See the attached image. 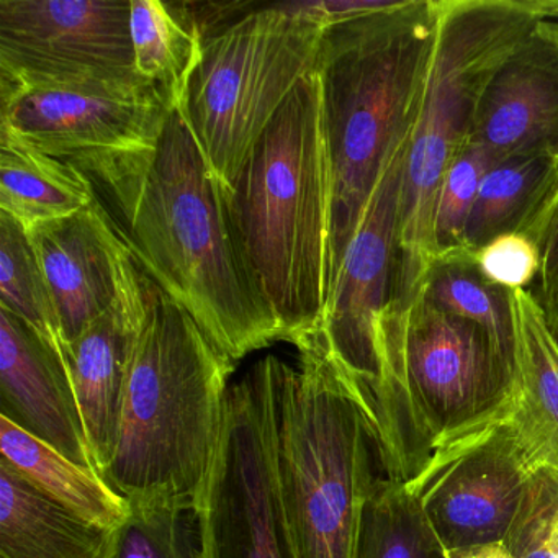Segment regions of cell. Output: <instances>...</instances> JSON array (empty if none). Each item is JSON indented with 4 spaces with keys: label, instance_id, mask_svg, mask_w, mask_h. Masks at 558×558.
<instances>
[{
    "label": "cell",
    "instance_id": "cell-1",
    "mask_svg": "<svg viewBox=\"0 0 558 558\" xmlns=\"http://www.w3.org/2000/svg\"><path fill=\"white\" fill-rule=\"evenodd\" d=\"M119 218L140 269L191 313L233 362L282 341L254 292L215 181L184 113L172 112L155 151L87 174Z\"/></svg>",
    "mask_w": 558,
    "mask_h": 558
},
{
    "label": "cell",
    "instance_id": "cell-2",
    "mask_svg": "<svg viewBox=\"0 0 558 558\" xmlns=\"http://www.w3.org/2000/svg\"><path fill=\"white\" fill-rule=\"evenodd\" d=\"M221 192L247 279L282 341L296 345L322 329L332 292V169L318 71Z\"/></svg>",
    "mask_w": 558,
    "mask_h": 558
},
{
    "label": "cell",
    "instance_id": "cell-3",
    "mask_svg": "<svg viewBox=\"0 0 558 558\" xmlns=\"http://www.w3.org/2000/svg\"><path fill=\"white\" fill-rule=\"evenodd\" d=\"M439 14L440 0H401L326 28L316 71L332 169V286L372 195L413 135Z\"/></svg>",
    "mask_w": 558,
    "mask_h": 558
},
{
    "label": "cell",
    "instance_id": "cell-4",
    "mask_svg": "<svg viewBox=\"0 0 558 558\" xmlns=\"http://www.w3.org/2000/svg\"><path fill=\"white\" fill-rule=\"evenodd\" d=\"M146 300L102 478L129 502H195L220 442L236 362L148 277Z\"/></svg>",
    "mask_w": 558,
    "mask_h": 558
},
{
    "label": "cell",
    "instance_id": "cell-5",
    "mask_svg": "<svg viewBox=\"0 0 558 558\" xmlns=\"http://www.w3.org/2000/svg\"><path fill=\"white\" fill-rule=\"evenodd\" d=\"M378 380L367 398L384 476L407 485L437 447L511 410L515 371L476 323L416 293L375 329Z\"/></svg>",
    "mask_w": 558,
    "mask_h": 558
},
{
    "label": "cell",
    "instance_id": "cell-6",
    "mask_svg": "<svg viewBox=\"0 0 558 558\" xmlns=\"http://www.w3.org/2000/svg\"><path fill=\"white\" fill-rule=\"evenodd\" d=\"M280 388L277 473L295 558H357L380 476L377 437L357 381L319 331L295 345Z\"/></svg>",
    "mask_w": 558,
    "mask_h": 558
},
{
    "label": "cell",
    "instance_id": "cell-7",
    "mask_svg": "<svg viewBox=\"0 0 558 558\" xmlns=\"http://www.w3.org/2000/svg\"><path fill=\"white\" fill-rule=\"evenodd\" d=\"M557 19L558 0H440L429 77L404 162L398 305L413 300L436 257L440 184L469 145L489 80L537 22Z\"/></svg>",
    "mask_w": 558,
    "mask_h": 558
},
{
    "label": "cell",
    "instance_id": "cell-8",
    "mask_svg": "<svg viewBox=\"0 0 558 558\" xmlns=\"http://www.w3.org/2000/svg\"><path fill=\"white\" fill-rule=\"evenodd\" d=\"M326 28L286 2L250 11L205 38L185 119L221 191L296 86L316 73Z\"/></svg>",
    "mask_w": 558,
    "mask_h": 558
},
{
    "label": "cell",
    "instance_id": "cell-9",
    "mask_svg": "<svg viewBox=\"0 0 558 558\" xmlns=\"http://www.w3.org/2000/svg\"><path fill=\"white\" fill-rule=\"evenodd\" d=\"M286 362L257 361L228 393L223 430L195 499L204 558H295L279 495Z\"/></svg>",
    "mask_w": 558,
    "mask_h": 558
},
{
    "label": "cell",
    "instance_id": "cell-10",
    "mask_svg": "<svg viewBox=\"0 0 558 558\" xmlns=\"http://www.w3.org/2000/svg\"><path fill=\"white\" fill-rule=\"evenodd\" d=\"M542 465L554 457L515 397L501 416L437 447L404 486L444 550L482 547L502 544Z\"/></svg>",
    "mask_w": 558,
    "mask_h": 558
},
{
    "label": "cell",
    "instance_id": "cell-11",
    "mask_svg": "<svg viewBox=\"0 0 558 558\" xmlns=\"http://www.w3.org/2000/svg\"><path fill=\"white\" fill-rule=\"evenodd\" d=\"M171 113L142 76L0 84V130L86 174L155 151Z\"/></svg>",
    "mask_w": 558,
    "mask_h": 558
},
{
    "label": "cell",
    "instance_id": "cell-12",
    "mask_svg": "<svg viewBox=\"0 0 558 558\" xmlns=\"http://www.w3.org/2000/svg\"><path fill=\"white\" fill-rule=\"evenodd\" d=\"M132 0H0V84L138 76Z\"/></svg>",
    "mask_w": 558,
    "mask_h": 558
},
{
    "label": "cell",
    "instance_id": "cell-13",
    "mask_svg": "<svg viewBox=\"0 0 558 558\" xmlns=\"http://www.w3.org/2000/svg\"><path fill=\"white\" fill-rule=\"evenodd\" d=\"M408 143L385 172L342 257L319 335L357 381L365 403L378 380L375 329L397 292L400 205Z\"/></svg>",
    "mask_w": 558,
    "mask_h": 558
},
{
    "label": "cell",
    "instance_id": "cell-14",
    "mask_svg": "<svg viewBox=\"0 0 558 558\" xmlns=\"http://www.w3.org/2000/svg\"><path fill=\"white\" fill-rule=\"evenodd\" d=\"M469 145L495 162L558 161V22L541 21L512 48L480 99Z\"/></svg>",
    "mask_w": 558,
    "mask_h": 558
},
{
    "label": "cell",
    "instance_id": "cell-15",
    "mask_svg": "<svg viewBox=\"0 0 558 558\" xmlns=\"http://www.w3.org/2000/svg\"><path fill=\"white\" fill-rule=\"evenodd\" d=\"M28 236L70 349L113 305L135 257L99 197L71 217L34 228Z\"/></svg>",
    "mask_w": 558,
    "mask_h": 558
},
{
    "label": "cell",
    "instance_id": "cell-16",
    "mask_svg": "<svg viewBox=\"0 0 558 558\" xmlns=\"http://www.w3.org/2000/svg\"><path fill=\"white\" fill-rule=\"evenodd\" d=\"M2 416L97 473L73 381L57 352L0 306Z\"/></svg>",
    "mask_w": 558,
    "mask_h": 558
},
{
    "label": "cell",
    "instance_id": "cell-17",
    "mask_svg": "<svg viewBox=\"0 0 558 558\" xmlns=\"http://www.w3.org/2000/svg\"><path fill=\"white\" fill-rule=\"evenodd\" d=\"M146 303V276L133 260L113 305L68 349L74 395L100 476L116 449L126 372Z\"/></svg>",
    "mask_w": 558,
    "mask_h": 558
},
{
    "label": "cell",
    "instance_id": "cell-18",
    "mask_svg": "<svg viewBox=\"0 0 558 558\" xmlns=\"http://www.w3.org/2000/svg\"><path fill=\"white\" fill-rule=\"evenodd\" d=\"M112 534L0 460V558H107Z\"/></svg>",
    "mask_w": 558,
    "mask_h": 558
},
{
    "label": "cell",
    "instance_id": "cell-19",
    "mask_svg": "<svg viewBox=\"0 0 558 558\" xmlns=\"http://www.w3.org/2000/svg\"><path fill=\"white\" fill-rule=\"evenodd\" d=\"M89 175L0 130V211L32 231L71 217L96 198Z\"/></svg>",
    "mask_w": 558,
    "mask_h": 558
},
{
    "label": "cell",
    "instance_id": "cell-20",
    "mask_svg": "<svg viewBox=\"0 0 558 558\" xmlns=\"http://www.w3.org/2000/svg\"><path fill=\"white\" fill-rule=\"evenodd\" d=\"M0 460L48 498L99 527L116 531L129 518V499L99 473L68 459L2 414Z\"/></svg>",
    "mask_w": 558,
    "mask_h": 558
},
{
    "label": "cell",
    "instance_id": "cell-21",
    "mask_svg": "<svg viewBox=\"0 0 558 558\" xmlns=\"http://www.w3.org/2000/svg\"><path fill=\"white\" fill-rule=\"evenodd\" d=\"M184 4L159 0H132V34L135 70L156 87L171 112L185 116L189 87L204 51V32Z\"/></svg>",
    "mask_w": 558,
    "mask_h": 558
},
{
    "label": "cell",
    "instance_id": "cell-22",
    "mask_svg": "<svg viewBox=\"0 0 558 558\" xmlns=\"http://www.w3.org/2000/svg\"><path fill=\"white\" fill-rule=\"evenodd\" d=\"M416 293L444 312L482 326L515 371L512 290L496 286L480 269L469 247L437 254Z\"/></svg>",
    "mask_w": 558,
    "mask_h": 558
},
{
    "label": "cell",
    "instance_id": "cell-23",
    "mask_svg": "<svg viewBox=\"0 0 558 558\" xmlns=\"http://www.w3.org/2000/svg\"><path fill=\"white\" fill-rule=\"evenodd\" d=\"M558 161L512 158L495 162L483 178L465 230V247L476 253L489 241L522 233L557 174Z\"/></svg>",
    "mask_w": 558,
    "mask_h": 558
},
{
    "label": "cell",
    "instance_id": "cell-24",
    "mask_svg": "<svg viewBox=\"0 0 558 558\" xmlns=\"http://www.w3.org/2000/svg\"><path fill=\"white\" fill-rule=\"evenodd\" d=\"M512 312L518 401L547 444L558 469V345L531 290H512Z\"/></svg>",
    "mask_w": 558,
    "mask_h": 558
},
{
    "label": "cell",
    "instance_id": "cell-25",
    "mask_svg": "<svg viewBox=\"0 0 558 558\" xmlns=\"http://www.w3.org/2000/svg\"><path fill=\"white\" fill-rule=\"evenodd\" d=\"M0 306L11 310L44 339L68 371L60 315L27 230L0 211Z\"/></svg>",
    "mask_w": 558,
    "mask_h": 558
},
{
    "label": "cell",
    "instance_id": "cell-26",
    "mask_svg": "<svg viewBox=\"0 0 558 558\" xmlns=\"http://www.w3.org/2000/svg\"><path fill=\"white\" fill-rule=\"evenodd\" d=\"M357 558H447L404 483L380 476L362 522Z\"/></svg>",
    "mask_w": 558,
    "mask_h": 558
},
{
    "label": "cell",
    "instance_id": "cell-27",
    "mask_svg": "<svg viewBox=\"0 0 558 558\" xmlns=\"http://www.w3.org/2000/svg\"><path fill=\"white\" fill-rule=\"evenodd\" d=\"M107 558H204L195 502L174 499L130 502Z\"/></svg>",
    "mask_w": 558,
    "mask_h": 558
},
{
    "label": "cell",
    "instance_id": "cell-28",
    "mask_svg": "<svg viewBox=\"0 0 558 558\" xmlns=\"http://www.w3.org/2000/svg\"><path fill=\"white\" fill-rule=\"evenodd\" d=\"M488 153L466 145L440 184L434 211V244L437 254L465 247V230L480 185L492 166Z\"/></svg>",
    "mask_w": 558,
    "mask_h": 558
},
{
    "label": "cell",
    "instance_id": "cell-29",
    "mask_svg": "<svg viewBox=\"0 0 558 558\" xmlns=\"http://www.w3.org/2000/svg\"><path fill=\"white\" fill-rule=\"evenodd\" d=\"M501 545L514 558H558V469L535 470Z\"/></svg>",
    "mask_w": 558,
    "mask_h": 558
},
{
    "label": "cell",
    "instance_id": "cell-30",
    "mask_svg": "<svg viewBox=\"0 0 558 558\" xmlns=\"http://www.w3.org/2000/svg\"><path fill=\"white\" fill-rule=\"evenodd\" d=\"M476 260L486 279L508 290H527L541 272V256L531 238L508 233L476 251Z\"/></svg>",
    "mask_w": 558,
    "mask_h": 558
},
{
    "label": "cell",
    "instance_id": "cell-31",
    "mask_svg": "<svg viewBox=\"0 0 558 558\" xmlns=\"http://www.w3.org/2000/svg\"><path fill=\"white\" fill-rule=\"evenodd\" d=\"M522 234L531 238L541 256L537 286H547L558 279V168L541 205L529 220Z\"/></svg>",
    "mask_w": 558,
    "mask_h": 558
},
{
    "label": "cell",
    "instance_id": "cell-32",
    "mask_svg": "<svg viewBox=\"0 0 558 558\" xmlns=\"http://www.w3.org/2000/svg\"><path fill=\"white\" fill-rule=\"evenodd\" d=\"M401 0H322V2H295L300 11L325 24L326 27L354 21L375 12L387 11Z\"/></svg>",
    "mask_w": 558,
    "mask_h": 558
},
{
    "label": "cell",
    "instance_id": "cell-33",
    "mask_svg": "<svg viewBox=\"0 0 558 558\" xmlns=\"http://www.w3.org/2000/svg\"><path fill=\"white\" fill-rule=\"evenodd\" d=\"M542 310L545 325L555 344L558 345V279L547 286H537V290H531Z\"/></svg>",
    "mask_w": 558,
    "mask_h": 558
},
{
    "label": "cell",
    "instance_id": "cell-34",
    "mask_svg": "<svg viewBox=\"0 0 558 558\" xmlns=\"http://www.w3.org/2000/svg\"><path fill=\"white\" fill-rule=\"evenodd\" d=\"M447 558H514L501 544L446 551Z\"/></svg>",
    "mask_w": 558,
    "mask_h": 558
}]
</instances>
